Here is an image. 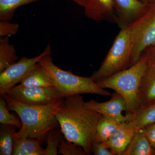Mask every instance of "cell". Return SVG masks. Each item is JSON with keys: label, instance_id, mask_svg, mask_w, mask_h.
<instances>
[{"label": "cell", "instance_id": "1", "mask_svg": "<svg viewBox=\"0 0 155 155\" xmlns=\"http://www.w3.org/2000/svg\"><path fill=\"white\" fill-rule=\"evenodd\" d=\"M84 102L81 94L66 97L62 99L54 114L64 138L80 146L89 155L101 115L87 108Z\"/></svg>", "mask_w": 155, "mask_h": 155}, {"label": "cell", "instance_id": "2", "mask_svg": "<svg viewBox=\"0 0 155 155\" xmlns=\"http://www.w3.org/2000/svg\"><path fill=\"white\" fill-rule=\"evenodd\" d=\"M1 96L4 97L8 107L18 115L22 122V127L14 134V137L35 138L41 142L46 139L49 130L60 128L54 111L62 99L48 105L37 106L22 104L6 94Z\"/></svg>", "mask_w": 155, "mask_h": 155}, {"label": "cell", "instance_id": "3", "mask_svg": "<svg viewBox=\"0 0 155 155\" xmlns=\"http://www.w3.org/2000/svg\"><path fill=\"white\" fill-rule=\"evenodd\" d=\"M149 62L148 54L145 51L131 67L96 82L101 87L114 90L122 95L126 101V115L129 120L139 109V92Z\"/></svg>", "mask_w": 155, "mask_h": 155}, {"label": "cell", "instance_id": "4", "mask_svg": "<svg viewBox=\"0 0 155 155\" xmlns=\"http://www.w3.org/2000/svg\"><path fill=\"white\" fill-rule=\"evenodd\" d=\"M38 63L52 79L61 99L86 94L104 96L112 95L110 93L99 86L91 77L78 76L71 71L60 69L54 64L51 54L42 57Z\"/></svg>", "mask_w": 155, "mask_h": 155}, {"label": "cell", "instance_id": "5", "mask_svg": "<svg viewBox=\"0 0 155 155\" xmlns=\"http://www.w3.org/2000/svg\"><path fill=\"white\" fill-rule=\"evenodd\" d=\"M132 50V27L121 29L99 69L91 78L95 82L130 67Z\"/></svg>", "mask_w": 155, "mask_h": 155}, {"label": "cell", "instance_id": "6", "mask_svg": "<svg viewBox=\"0 0 155 155\" xmlns=\"http://www.w3.org/2000/svg\"><path fill=\"white\" fill-rule=\"evenodd\" d=\"M132 27V50L130 67L140 59L149 48L155 45V4Z\"/></svg>", "mask_w": 155, "mask_h": 155}, {"label": "cell", "instance_id": "7", "mask_svg": "<svg viewBox=\"0 0 155 155\" xmlns=\"http://www.w3.org/2000/svg\"><path fill=\"white\" fill-rule=\"evenodd\" d=\"M13 99L28 105L43 106L61 99L58 90L54 87H28L17 85L6 94Z\"/></svg>", "mask_w": 155, "mask_h": 155}, {"label": "cell", "instance_id": "8", "mask_svg": "<svg viewBox=\"0 0 155 155\" xmlns=\"http://www.w3.org/2000/svg\"><path fill=\"white\" fill-rule=\"evenodd\" d=\"M51 52V46L48 45L39 55L31 58L22 57L15 64L0 73V95L8 93L17 84L20 83L42 57Z\"/></svg>", "mask_w": 155, "mask_h": 155}, {"label": "cell", "instance_id": "9", "mask_svg": "<svg viewBox=\"0 0 155 155\" xmlns=\"http://www.w3.org/2000/svg\"><path fill=\"white\" fill-rule=\"evenodd\" d=\"M116 24L124 28L133 25L147 12L152 4L141 0H113Z\"/></svg>", "mask_w": 155, "mask_h": 155}, {"label": "cell", "instance_id": "10", "mask_svg": "<svg viewBox=\"0 0 155 155\" xmlns=\"http://www.w3.org/2000/svg\"><path fill=\"white\" fill-rule=\"evenodd\" d=\"M111 97L110 100L104 102H98L94 100L84 102V106L89 110L117 122L121 123L129 122L128 117L122 114L123 111L126 112L127 109L124 98L116 91Z\"/></svg>", "mask_w": 155, "mask_h": 155}, {"label": "cell", "instance_id": "11", "mask_svg": "<svg viewBox=\"0 0 155 155\" xmlns=\"http://www.w3.org/2000/svg\"><path fill=\"white\" fill-rule=\"evenodd\" d=\"M84 15L97 22L108 21L116 23L117 18L113 0H87Z\"/></svg>", "mask_w": 155, "mask_h": 155}, {"label": "cell", "instance_id": "12", "mask_svg": "<svg viewBox=\"0 0 155 155\" xmlns=\"http://www.w3.org/2000/svg\"><path fill=\"white\" fill-rule=\"evenodd\" d=\"M136 131L131 122H122L107 141L104 143L114 155H123Z\"/></svg>", "mask_w": 155, "mask_h": 155}, {"label": "cell", "instance_id": "13", "mask_svg": "<svg viewBox=\"0 0 155 155\" xmlns=\"http://www.w3.org/2000/svg\"><path fill=\"white\" fill-rule=\"evenodd\" d=\"M154 103H155V64L149 61L139 92V109Z\"/></svg>", "mask_w": 155, "mask_h": 155}, {"label": "cell", "instance_id": "14", "mask_svg": "<svg viewBox=\"0 0 155 155\" xmlns=\"http://www.w3.org/2000/svg\"><path fill=\"white\" fill-rule=\"evenodd\" d=\"M19 85L28 87H54L52 79L38 63L31 69Z\"/></svg>", "mask_w": 155, "mask_h": 155}, {"label": "cell", "instance_id": "15", "mask_svg": "<svg viewBox=\"0 0 155 155\" xmlns=\"http://www.w3.org/2000/svg\"><path fill=\"white\" fill-rule=\"evenodd\" d=\"M123 155H155V150L147 137L144 129L136 130Z\"/></svg>", "mask_w": 155, "mask_h": 155}, {"label": "cell", "instance_id": "16", "mask_svg": "<svg viewBox=\"0 0 155 155\" xmlns=\"http://www.w3.org/2000/svg\"><path fill=\"white\" fill-rule=\"evenodd\" d=\"M44 150L38 140L14 137L12 155H43Z\"/></svg>", "mask_w": 155, "mask_h": 155}, {"label": "cell", "instance_id": "17", "mask_svg": "<svg viewBox=\"0 0 155 155\" xmlns=\"http://www.w3.org/2000/svg\"><path fill=\"white\" fill-rule=\"evenodd\" d=\"M129 122L136 130L152 125L155 122V103L138 109L130 117Z\"/></svg>", "mask_w": 155, "mask_h": 155}, {"label": "cell", "instance_id": "18", "mask_svg": "<svg viewBox=\"0 0 155 155\" xmlns=\"http://www.w3.org/2000/svg\"><path fill=\"white\" fill-rule=\"evenodd\" d=\"M18 59L15 47L9 43V37L0 38V73L17 62Z\"/></svg>", "mask_w": 155, "mask_h": 155}, {"label": "cell", "instance_id": "19", "mask_svg": "<svg viewBox=\"0 0 155 155\" xmlns=\"http://www.w3.org/2000/svg\"><path fill=\"white\" fill-rule=\"evenodd\" d=\"M121 123L101 115L97 124L94 140L106 142L114 134Z\"/></svg>", "mask_w": 155, "mask_h": 155}, {"label": "cell", "instance_id": "20", "mask_svg": "<svg viewBox=\"0 0 155 155\" xmlns=\"http://www.w3.org/2000/svg\"><path fill=\"white\" fill-rule=\"evenodd\" d=\"M17 126L2 124L0 126V155H12L14 135Z\"/></svg>", "mask_w": 155, "mask_h": 155}, {"label": "cell", "instance_id": "21", "mask_svg": "<svg viewBox=\"0 0 155 155\" xmlns=\"http://www.w3.org/2000/svg\"><path fill=\"white\" fill-rule=\"evenodd\" d=\"M39 0H0V21H10L21 6Z\"/></svg>", "mask_w": 155, "mask_h": 155}, {"label": "cell", "instance_id": "22", "mask_svg": "<svg viewBox=\"0 0 155 155\" xmlns=\"http://www.w3.org/2000/svg\"><path fill=\"white\" fill-rule=\"evenodd\" d=\"M64 137L61 128L49 130L46 135L47 146L44 150L43 155H58L59 145Z\"/></svg>", "mask_w": 155, "mask_h": 155}, {"label": "cell", "instance_id": "23", "mask_svg": "<svg viewBox=\"0 0 155 155\" xmlns=\"http://www.w3.org/2000/svg\"><path fill=\"white\" fill-rule=\"evenodd\" d=\"M6 102L4 97L1 96L0 97V123L2 124H6L14 125L20 129L22 127L21 120L14 114L9 112L6 104Z\"/></svg>", "mask_w": 155, "mask_h": 155}, {"label": "cell", "instance_id": "24", "mask_svg": "<svg viewBox=\"0 0 155 155\" xmlns=\"http://www.w3.org/2000/svg\"><path fill=\"white\" fill-rule=\"evenodd\" d=\"M58 154L63 155H86L80 146L66 140L64 137L61 140L58 148Z\"/></svg>", "mask_w": 155, "mask_h": 155}, {"label": "cell", "instance_id": "25", "mask_svg": "<svg viewBox=\"0 0 155 155\" xmlns=\"http://www.w3.org/2000/svg\"><path fill=\"white\" fill-rule=\"evenodd\" d=\"M19 25L17 23H12L9 21H0V37H9L16 34L19 29Z\"/></svg>", "mask_w": 155, "mask_h": 155}, {"label": "cell", "instance_id": "26", "mask_svg": "<svg viewBox=\"0 0 155 155\" xmlns=\"http://www.w3.org/2000/svg\"><path fill=\"white\" fill-rule=\"evenodd\" d=\"M92 153L94 155H114L104 143L95 140L93 143Z\"/></svg>", "mask_w": 155, "mask_h": 155}, {"label": "cell", "instance_id": "27", "mask_svg": "<svg viewBox=\"0 0 155 155\" xmlns=\"http://www.w3.org/2000/svg\"><path fill=\"white\" fill-rule=\"evenodd\" d=\"M143 129L147 137L155 150V122Z\"/></svg>", "mask_w": 155, "mask_h": 155}, {"label": "cell", "instance_id": "28", "mask_svg": "<svg viewBox=\"0 0 155 155\" xmlns=\"http://www.w3.org/2000/svg\"><path fill=\"white\" fill-rule=\"evenodd\" d=\"M146 51L148 54L150 62L155 64V45L149 48Z\"/></svg>", "mask_w": 155, "mask_h": 155}, {"label": "cell", "instance_id": "29", "mask_svg": "<svg viewBox=\"0 0 155 155\" xmlns=\"http://www.w3.org/2000/svg\"><path fill=\"white\" fill-rule=\"evenodd\" d=\"M69 1H72L77 4L78 5L81 6L84 8V6L86 5L87 0H69Z\"/></svg>", "mask_w": 155, "mask_h": 155}, {"label": "cell", "instance_id": "30", "mask_svg": "<svg viewBox=\"0 0 155 155\" xmlns=\"http://www.w3.org/2000/svg\"><path fill=\"white\" fill-rule=\"evenodd\" d=\"M141 1L150 4H155V0H141Z\"/></svg>", "mask_w": 155, "mask_h": 155}]
</instances>
